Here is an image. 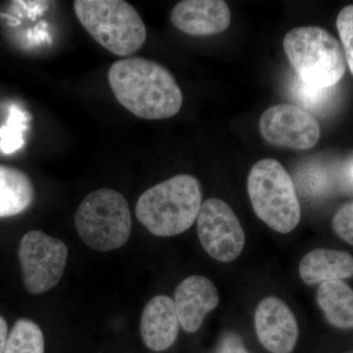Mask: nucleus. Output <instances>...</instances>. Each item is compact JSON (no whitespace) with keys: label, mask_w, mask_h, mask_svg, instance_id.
Here are the masks:
<instances>
[{"label":"nucleus","mask_w":353,"mask_h":353,"mask_svg":"<svg viewBox=\"0 0 353 353\" xmlns=\"http://www.w3.org/2000/svg\"><path fill=\"white\" fill-rule=\"evenodd\" d=\"M317 303L327 320L339 329H353V290L343 281L322 283Z\"/></svg>","instance_id":"dca6fc26"},{"label":"nucleus","mask_w":353,"mask_h":353,"mask_svg":"<svg viewBox=\"0 0 353 353\" xmlns=\"http://www.w3.org/2000/svg\"><path fill=\"white\" fill-rule=\"evenodd\" d=\"M79 236L97 252H110L125 245L132 233V215L125 197L111 189L90 192L75 214Z\"/></svg>","instance_id":"423d86ee"},{"label":"nucleus","mask_w":353,"mask_h":353,"mask_svg":"<svg viewBox=\"0 0 353 353\" xmlns=\"http://www.w3.org/2000/svg\"><path fill=\"white\" fill-rule=\"evenodd\" d=\"M201 204L199 181L190 175H178L143 192L137 203L136 216L154 236H173L194 224Z\"/></svg>","instance_id":"f03ea898"},{"label":"nucleus","mask_w":353,"mask_h":353,"mask_svg":"<svg viewBox=\"0 0 353 353\" xmlns=\"http://www.w3.org/2000/svg\"><path fill=\"white\" fill-rule=\"evenodd\" d=\"M34 199L31 178L20 169L0 164V217L21 214Z\"/></svg>","instance_id":"2eb2a0df"},{"label":"nucleus","mask_w":353,"mask_h":353,"mask_svg":"<svg viewBox=\"0 0 353 353\" xmlns=\"http://www.w3.org/2000/svg\"><path fill=\"white\" fill-rule=\"evenodd\" d=\"M196 226L202 248L218 261H234L245 248L240 220L222 199H209L201 204Z\"/></svg>","instance_id":"6e6552de"},{"label":"nucleus","mask_w":353,"mask_h":353,"mask_svg":"<svg viewBox=\"0 0 353 353\" xmlns=\"http://www.w3.org/2000/svg\"><path fill=\"white\" fill-rule=\"evenodd\" d=\"M248 190L255 214L267 226L281 234L296 229L301 204L294 181L280 162L266 158L253 165Z\"/></svg>","instance_id":"20e7f679"},{"label":"nucleus","mask_w":353,"mask_h":353,"mask_svg":"<svg viewBox=\"0 0 353 353\" xmlns=\"http://www.w3.org/2000/svg\"><path fill=\"white\" fill-rule=\"evenodd\" d=\"M343 180H345L348 189L353 190V160L345 167V172H343Z\"/></svg>","instance_id":"5701e85b"},{"label":"nucleus","mask_w":353,"mask_h":353,"mask_svg":"<svg viewBox=\"0 0 353 353\" xmlns=\"http://www.w3.org/2000/svg\"><path fill=\"white\" fill-rule=\"evenodd\" d=\"M180 321L171 297L157 296L146 304L141 318V334L153 352L168 350L178 338Z\"/></svg>","instance_id":"ddd939ff"},{"label":"nucleus","mask_w":353,"mask_h":353,"mask_svg":"<svg viewBox=\"0 0 353 353\" xmlns=\"http://www.w3.org/2000/svg\"><path fill=\"white\" fill-rule=\"evenodd\" d=\"M333 229L341 239L353 245V202L345 204L334 216Z\"/></svg>","instance_id":"aec40b11"},{"label":"nucleus","mask_w":353,"mask_h":353,"mask_svg":"<svg viewBox=\"0 0 353 353\" xmlns=\"http://www.w3.org/2000/svg\"><path fill=\"white\" fill-rule=\"evenodd\" d=\"M259 129L270 145L294 150L312 148L321 136L317 120L308 111L290 103L265 110L260 117Z\"/></svg>","instance_id":"1a4fd4ad"},{"label":"nucleus","mask_w":353,"mask_h":353,"mask_svg":"<svg viewBox=\"0 0 353 353\" xmlns=\"http://www.w3.org/2000/svg\"><path fill=\"white\" fill-rule=\"evenodd\" d=\"M174 303L180 326L188 333H196L205 316L217 307L219 294L208 278L190 276L176 287Z\"/></svg>","instance_id":"f8f14e48"},{"label":"nucleus","mask_w":353,"mask_h":353,"mask_svg":"<svg viewBox=\"0 0 353 353\" xmlns=\"http://www.w3.org/2000/svg\"><path fill=\"white\" fill-rule=\"evenodd\" d=\"M74 9L85 31L118 57H129L143 48L146 27L134 6L124 0H76Z\"/></svg>","instance_id":"7ed1b4c3"},{"label":"nucleus","mask_w":353,"mask_h":353,"mask_svg":"<svg viewBox=\"0 0 353 353\" xmlns=\"http://www.w3.org/2000/svg\"><path fill=\"white\" fill-rule=\"evenodd\" d=\"M171 22L189 36H214L228 29L231 12L223 0H183L172 10Z\"/></svg>","instance_id":"9b49d317"},{"label":"nucleus","mask_w":353,"mask_h":353,"mask_svg":"<svg viewBox=\"0 0 353 353\" xmlns=\"http://www.w3.org/2000/svg\"><path fill=\"white\" fill-rule=\"evenodd\" d=\"M217 353H250L246 350L241 339L236 334H229L221 343Z\"/></svg>","instance_id":"412c9836"},{"label":"nucleus","mask_w":353,"mask_h":353,"mask_svg":"<svg viewBox=\"0 0 353 353\" xmlns=\"http://www.w3.org/2000/svg\"><path fill=\"white\" fill-rule=\"evenodd\" d=\"M108 82L121 105L137 117L168 119L182 108L180 85L168 69L152 60H118L109 69Z\"/></svg>","instance_id":"f257e3e1"},{"label":"nucleus","mask_w":353,"mask_h":353,"mask_svg":"<svg viewBox=\"0 0 353 353\" xmlns=\"http://www.w3.org/2000/svg\"><path fill=\"white\" fill-rule=\"evenodd\" d=\"M299 275L308 285L341 281L353 276V257L341 250L318 248L303 257Z\"/></svg>","instance_id":"4468645a"},{"label":"nucleus","mask_w":353,"mask_h":353,"mask_svg":"<svg viewBox=\"0 0 353 353\" xmlns=\"http://www.w3.org/2000/svg\"><path fill=\"white\" fill-rule=\"evenodd\" d=\"M26 290L39 296L57 287L63 276L68 248L63 241L41 231L23 236L18 250Z\"/></svg>","instance_id":"0eeeda50"},{"label":"nucleus","mask_w":353,"mask_h":353,"mask_svg":"<svg viewBox=\"0 0 353 353\" xmlns=\"http://www.w3.org/2000/svg\"><path fill=\"white\" fill-rule=\"evenodd\" d=\"M290 92L292 99L313 112H323L330 108L334 99L336 88H317L304 83L299 76L294 77L290 82Z\"/></svg>","instance_id":"a211bd4d"},{"label":"nucleus","mask_w":353,"mask_h":353,"mask_svg":"<svg viewBox=\"0 0 353 353\" xmlns=\"http://www.w3.org/2000/svg\"><path fill=\"white\" fill-rule=\"evenodd\" d=\"M4 353H44L43 331L30 319L18 320L7 339Z\"/></svg>","instance_id":"f3484780"},{"label":"nucleus","mask_w":353,"mask_h":353,"mask_svg":"<svg viewBox=\"0 0 353 353\" xmlns=\"http://www.w3.org/2000/svg\"><path fill=\"white\" fill-rule=\"evenodd\" d=\"M8 334V325H7L6 320L0 315V353L6 352Z\"/></svg>","instance_id":"4be33fe9"},{"label":"nucleus","mask_w":353,"mask_h":353,"mask_svg":"<svg viewBox=\"0 0 353 353\" xmlns=\"http://www.w3.org/2000/svg\"><path fill=\"white\" fill-rule=\"evenodd\" d=\"M336 28L345 50V61L353 75V6L345 7L339 13Z\"/></svg>","instance_id":"6ab92c4d"},{"label":"nucleus","mask_w":353,"mask_h":353,"mask_svg":"<svg viewBox=\"0 0 353 353\" xmlns=\"http://www.w3.org/2000/svg\"><path fill=\"white\" fill-rule=\"evenodd\" d=\"M261 345L271 353H292L299 340V325L289 306L275 296L262 299L254 316Z\"/></svg>","instance_id":"9d476101"},{"label":"nucleus","mask_w":353,"mask_h":353,"mask_svg":"<svg viewBox=\"0 0 353 353\" xmlns=\"http://www.w3.org/2000/svg\"><path fill=\"white\" fill-rule=\"evenodd\" d=\"M297 75L308 85L334 87L345 73V57L338 39L320 27L290 30L283 41Z\"/></svg>","instance_id":"39448f33"}]
</instances>
